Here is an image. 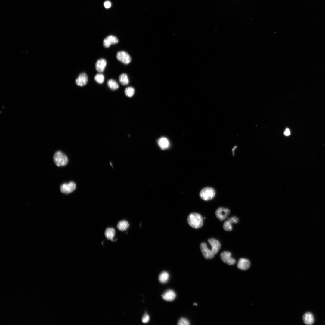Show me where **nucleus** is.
Returning <instances> with one entry per match:
<instances>
[{
    "label": "nucleus",
    "mask_w": 325,
    "mask_h": 325,
    "mask_svg": "<svg viewBox=\"0 0 325 325\" xmlns=\"http://www.w3.org/2000/svg\"><path fill=\"white\" fill-rule=\"evenodd\" d=\"M187 221L191 227L195 229L200 228L203 223V220L202 216L199 214L196 213H190L188 217Z\"/></svg>",
    "instance_id": "obj_1"
},
{
    "label": "nucleus",
    "mask_w": 325,
    "mask_h": 325,
    "mask_svg": "<svg viewBox=\"0 0 325 325\" xmlns=\"http://www.w3.org/2000/svg\"><path fill=\"white\" fill-rule=\"evenodd\" d=\"M53 160L55 164L58 166H65L68 161L67 156L60 151L55 153L54 155Z\"/></svg>",
    "instance_id": "obj_2"
},
{
    "label": "nucleus",
    "mask_w": 325,
    "mask_h": 325,
    "mask_svg": "<svg viewBox=\"0 0 325 325\" xmlns=\"http://www.w3.org/2000/svg\"><path fill=\"white\" fill-rule=\"evenodd\" d=\"M215 192L214 189L210 187H206L200 191V196L205 201H208L212 199L215 196Z\"/></svg>",
    "instance_id": "obj_3"
},
{
    "label": "nucleus",
    "mask_w": 325,
    "mask_h": 325,
    "mask_svg": "<svg viewBox=\"0 0 325 325\" xmlns=\"http://www.w3.org/2000/svg\"><path fill=\"white\" fill-rule=\"evenodd\" d=\"M200 248L201 252L205 258L207 259H211L215 256V254L211 250L209 249L206 244L204 242L201 243L200 245Z\"/></svg>",
    "instance_id": "obj_4"
},
{
    "label": "nucleus",
    "mask_w": 325,
    "mask_h": 325,
    "mask_svg": "<svg viewBox=\"0 0 325 325\" xmlns=\"http://www.w3.org/2000/svg\"><path fill=\"white\" fill-rule=\"evenodd\" d=\"M220 257L224 263L228 265H233L236 263L235 260L231 257V254L229 252L224 251L222 252L220 255Z\"/></svg>",
    "instance_id": "obj_5"
},
{
    "label": "nucleus",
    "mask_w": 325,
    "mask_h": 325,
    "mask_svg": "<svg viewBox=\"0 0 325 325\" xmlns=\"http://www.w3.org/2000/svg\"><path fill=\"white\" fill-rule=\"evenodd\" d=\"M116 57L118 60L125 64H129L131 60L129 55L124 51L118 52L116 54Z\"/></svg>",
    "instance_id": "obj_6"
},
{
    "label": "nucleus",
    "mask_w": 325,
    "mask_h": 325,
    "mask_svg": "<svg viewBox=\"0 0 325 325\" xmlns=\"http://www.w3.org/2000/svg\"><path fill=\"white\" fill-rule=\"evenodd\" d=\"M76 186L75 183L71 181L68 183H64L60 187L61 192L64 194H68L74 191L76 189Z\"/></svg>",
    "instance_id": "obj_7"
},
{
    "label": "nucleus",
    "mask_w": 325,
    "mask_h": 325,
    "mask_svg": "<svg viewBox=\"0 0 325 325\" xmlns=\"http://www.w3.org/2000/svg\"><path fill=\"white\" fill-rule=\"evenodd\" d=\"M230 213V211L228 209L220 207L216 209L215 214L216 217L221 221L227 218Z\"/></svg>",
    "instance_id": "obj_8"
},
{
    "label": "nucleus",
    "mask_w": 325,
    "mask_h": 325,
    "mask_svg": "<svg viewBox=\"0 0 325 325\" xmlns=\"http://www.w3.org/2000/svg\"><path fill=\"white\" fill-rule=\"evenodd\" d=\"M238 222V218L235 216H233L224 222L223 228L226 231H231L232 230V224L237 223Z\"/></svg>",
    "instance_id": "obj_9"
},
{
    "label": "nucleus",
    "mask_w": 325,
    "mask_h": 325,
    "mask_svg": "<svg viewBox=\"0 0 325 325\" xmlns=\"http://www.w3.org/2000/svg\"><path fill=\"white\" fill-rule=\"evenodd\" d=\"M211 246V250L215 254L218 252L221 247V244L219 241L213 238H209L208 240Z\"/></svg>",
    "instance_id": "obj_10"
},
{
    "label": "nucleus",
    "mask_w": 325,
    "mask_h": 325,
    "mask_svg": "<svg viewBox=\"0 0 325 325\" xmlns=\"http://www.w3.org/2000/svg\"><path fill=\"white\" fill-rule=\"evenodd\" d=\"M118 42V38L113 35H110L106 37L103 40L104 46L105 48H108L112 44H115Z\"/></svg>",
    "instance_id": "obj_11"
},
{
    "label": "nucleus",
    "mask_w": 325,
    "mask_h": 325,
    "mask_svg": "<svg viewBox=\"0 0 325 325\" xmlns=\"http://www.w3.org/2000/svg\"><path fill=\"white\" fill-rule=\"evenodd\" d=\"M88 81V77L86 74L84 73L80 74L75 80L76 85L79 86H82L85 85Z\"/></svg>",
    "instance_id": "obj_12"
},
{
    "label": "nucleus",
    "mask_w": 325,
    "mask_h": 325,
    "mask_svg": "<svg viewBox=\"0 0 325 325\" xmlns=\"http://www.w3.org/2000/svg\"><path fill=\"white\" fill-rule=\"evenodd\" d=\"M176 297V294L173 290L169 289L166 291L162 296L163 299L166 301H172Z\"/></svg>",
    "instance_id": "obj_13"
},
{
    "label": "nucleus",
    "mask_w": 325,
    "mask_h": 325,
    "mask_svg": "<svg viewBox=\"0 0 325 325\" xmlns=\"http://www.w3.org/2000/svg\"><path fill=\"white\" fill-rule=\"evenodd\" d=\"M250 266V261L248 259L244 258H240L237 265L239 269L244 270L248 269Z\"/></svg>",
    "instance_id": "obj_14"
},
{
    "label": "nucleus",
    "mask_w": 325,
    "mask_h": 325,
    "mask_svg": "<svg viewBox=\"0 0 325 325\" xmlns=\"http://www.w3.org/2000/svg\"><path fill=\"white\" fill-rule=\"evenodd\" d=\"M107 65L106 60L104 59L101 58L98 60L96 63L95 67L96 70L99 72H103Z\"/></svg>",
    "instance_id": "obj_15"
},
{
    "label": "nucleus",
    "mask_w": 325,
    "mask_h": 325,
    "mask_svg": "<svg viewBox=\"0 0 325 325\" xmlns=\"http://www.w3.org/2000/svg\"><path fill=\"white\" fill-rule=\"evenodd\" d=\"M304 323L306 325H311L314 322V318L312 314L310 312L306 313L303 317Z\"/></svg>",
    "instance_id": "obj_16"
},
{
    "label": "nucleus",
    "mask_w": 325,
    "mask_h": 325,
    "mask_svg": "<svg viewBox=\"0 0 325 325\" xmlns=\"http://www.w3.org/2000/svg\"><path fill=\"white\" fill-rule=\"evenodd\" d=\"M158 143L160 148L162 150L167 149L169 145L168 140L165 137H162L160 138L158 140Z\"/></svg>",
    "instance_id": "obj_17"
},
{
    "label": "nucleus",
    "mask_w": 325,
    "mask_h": 325,
    "mask_svg": "<svg viewBox=\"0 0 325 325\" xmlns=\"http://www.w3.org/2000/svg\"><path fill=\"white\" fill-rule=\"evenodd\" d=\"M115 229L111 228H109L106 229L105 233V235L106 238L108 239L113 240V239L115 235Z\"/></svg>",
    "instance_id": "obj_18"
},
{
    "label": "nucleus",
    "mask_w": 325,
    "mask_h": 325,
    "mask_svg": "<svg viewBox=\"0 0 325 325\" xmlns=\"http://www.w3.org/2000/svg\"><path fill=\"white\" fill-rule=\"evenodd\" d=\"M169 278V274L166 271H163L159 274V282L161 283H165L167 282Z\"/></svg>",
    "instance_id": "obj_19"
},
{
    "label": "nucleus",
    "mask_w": 325,
    "mask_h": 325,
    "mask_svg": "<svg viewBox=\"0 0 325 325\" xmlns=\"http://www.w3.org/2000/svg\"><path fill=\"white\" fill-rule=\"evenodd\" d=\"M119 80L121 84L124 85H128L129 82L128 76L125 73L122 74L119 76Z\"/></svg>",
    "instance_id": "obj_20"
},
{
    "label": "nucleus",
    "mask_w": 325,
    "mask_h": 325,
    "mask_svg": "<svg viewBox=\"0 0 325 325\" xmlns=\"http://www.w3.org/2000/svg\"><path fill=\"white\" fill-rule=\"evenodd\" d=\"M129 227L128 222L125 220L119 221L117 224V228L120 231H123L127 229Z\"/></svg>",
    "instance_id": "obj_21"
},
{
    "label": "nucleus",
    "mask_w": 325,
    "mask_h": 325,
    "mask_svg": "<svg viewBox=\"0 0 325 325\" xmlns=\"http://www.w3.org/2000/svg\"><path fill=\"white\" fill-rule=\"evenodd\" d=\"M107 85L108 87L112 90H116L119 88V85L117 82L114 79H110L107 81Z\"/></svg>",
    "instance_id": "obj_22"
},
{
    "label": "nucleus",
    "mask_w": 325,
    "mask_h": 325,
    "mask_svg": "<svg viewBox=\"0 0 325 325\" xmlns=\"http://www.w3.org/2000/svg\"><path fill=\"white\" fill-rule=\"evenodd\" d=\"M125 93L126 96L129 97H131L135 93L134 89L131 87H127L125 89Z\"/></svg>",
    "instance_id": "obj_23"
},
{
    "label": "nucleus",
    "mask_w": 325,
    "mask_h": 325,
    "mask_svg": "<svg viewBox=\"0 0 325 325\" xmlns=\"http://www.w3.org/2000/svg\"><path fill=\"white\" fill-rule=\"evenodd\" d=\"M94 79L97 83L101 84L103 82L104 77L102 74L98 73L95 76Z\"/></svg>",
    "instance_id": "obj_24"
},
{
    "label": "nucleus",
    "mask_w": 325,
    "mask_h": 325,
    "mask_svg": "<svg viewBox=\"0 0 325 325\" xmlns=\"http://www.w3.org/2000/svg\"><path fill=\"white\" fill-rule=\"evenodd\" d=\"M178 325H189L190 324L189 321L187 319L182 317L180 319L178 322Z\"/></svg>",
    "instance_id": "obj_25"
},
{
    "label": "nucleus",
    "mask_w": 325,
    "mask_h": 325,
    "mask_svg": "<svg viewBox=\"0 0 325 325\" xmlns=\"http://www.w3.org/2000/svg\"><path fill=\"white\" fill-rule=\"evenodd\" d=\"M149 319L150 317L149 315L146 314L143 317L142 321L143 323H146L149 321Z\"/></svg>",
    "instance_id": "obj_26"
},
{
    "label": "nucleus",
    "mask_w": 325,
    "mask_h": 325,
    "mask_svg": "<svg viewBox=\"0 0 325 325\" xmlns=\"http://www.w3.org/2000/svg\"><path fill=\"white\" fill-rule=\"evenodd\" d=\"M104 6L106 8H109L111 6V3L109 1H106L104 3Z\"/></svg>",
    "instance_id": "obj_27"
},
{
    "label": "nucleus",
    "mask_w": 325,
    "mask_h": 325,
    "mask_svg": "<svg viewBox=\"0 0 325 325\" xmlns=\"http://www.w3.org/2000/svg\"><path fill=\"white\" fill-rule=\"evenodd\" d=\"M284 134L286 136H288L290 134V131L288 128H286L284 132Z\"/></svg>",
    "instance_id": "obj_28"
},
{
    "label": "nucleus",
    "mask_w": 325,
    "mask_h": 325,
    "mask_svg": "<svg viewBox=\"0 0 325 325\" xmlns=\"http://www.w3.org/2000/svg\"><path fill=\"white\" fill-rule=\"evenodd\" d=\"M193 305L197 306V304L196 303H194L193 304Z\"/></svg>",
    "instance_id": "obj_29"
}]
</instances>
